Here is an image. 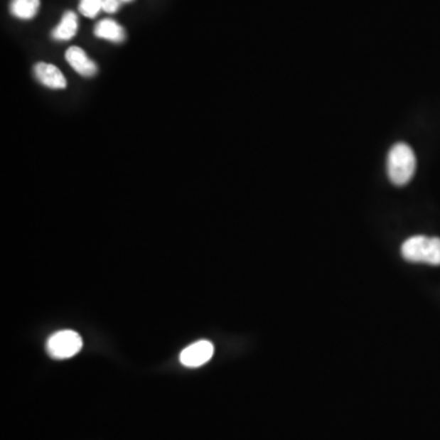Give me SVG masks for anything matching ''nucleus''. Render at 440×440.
<instances>
[{"instance_id": "nucleus-1", "label": "nucleus", "mask_w": 440, "mask_h": 440, "mask_svg": "<svg viewBox=\"0 0 440 440\" xmlns=\"http://www.w3.org/2000/svg\"><path fill=\"white\" fill-rule=\"evenodd\" d=\"M416 171V157L409 144H397L392 146L388 156L389 179L397 186L409 183Z\"/></svg>"}, {"instance_id": "nucleus-2", "label": "nucleus", "mask_w": 440, "mask_h": 440, "mask_svg": "<svg viewBox=\"0 0 440 440\" xmlns=\"http://www.w3.org/2000/svg\"><path fill=\"white\" fill-rule=\"evenodd\" d=\"M406 261L440 266V239L428 236H412L401 246Z\"/></svg>"}, {"instance_id": "nucleus-3", "label": "nucleus", "mask_w": 440, "mask_h": 440, "mask_svg": "<svg viewBox=\"0 0 440 440\" xmlns=\"http://www.w3.org/2000/svg\"><path fill=\"white\" fill-rule=\"evenodd\" d=\"M82 338L74 331H60L49 336L47 351L55 360L73 358L82 349Z\"/></svg>"}, {"instance_id": "nucleus-4", "label": "nucleus", "mask_w": 440, "mask_h": 440, "mask_svg": "<svg viewBox=\"0 0 440 440\" xmlns=\"http://www.w3.org/2000/svg\"><path fill=\"white\" fill-rule=\"evenodd\" d=\"M214 353V346L210 341L200 340L188 345L186 349H183L180 353V362L183 366L196 367L203 366L210 361Z\"/></svg>"}, {"instance_id": "nucleus-5", "label": "nucleus", "mask_w": 440, "mask_h": 440, "mask_svg": "<svg viewBox=\"0 0 440 440\" xmlns=\"http://www.w3.org/2000/svg\"><path fill=\"white\" fill-rule=\"evenodd\" d=\"M35 75L42 85L53 90L66 88V79L57 66L48 63H38L35 66Z\"/></svg>"}, {"instance_id": "nucleus-6", "label": "nucleus", "mask_w": 440, "mask_h": 440, "mask_svg": "<svg viewBox=\"0 0 440 440\" xmlns=\"http://www.w3.org/2000/svg\"><path fill=\"white\" fill-rule=\"evenodd\" d=\"M66 61L70 64L77 74L82 76H93L97 74V65L95 61L88 58L86 52L80 47H71L66 50Z\"/></svg>"}, {"instance_id": "nucleus-7", "label": "nucleus", "mask_w": 440, "mask_h": 440, "mask_svg": "<svg viewBox=\"0 0 440 440\" xmlns=\"http://www.w3.org/2000/svg\"><path fill=\"white\" fill-rule=\"evenodd\" d=\"M95 35L102 40L110 41L114 43H122L125 41V30L122 28L118 22L112 18H104L98 22L95 28Z\"/></svg>"}, {"instance_id": "nucleus-8", "label": "nucleus", "mask_w": 440, "mask_h": 440, "mask_svg": "<svg viewBox=\"0 0 440 440\" xmlns=\"http://www.w3.org/2000/svg\"><path fill=\"white\" fill-rule=\"evenodd\" d=\"M77 27L79 22L76 14L74 11H66L63 15L59 25L53 30V38L57 41L71 40L76 35Z\"/></svg>"}, {"instance_id": "nucleus-9", "label": "nucleus", "mask_w": 440, "mask_h": 440, "mask_svg": "<svg viewBox=\"0 0 440 440\" xmlns=\"http://www.w3.org/2000/svg\"><path fill=\"white\" fill-rule=\"evenodd\" d=\"M40 5V0H13L10 4V11L15 18L30 20L38 13Z\"/></svg>"}, {"instance_id": "nucleus-10", "label": "nucleus", "mask_w": 440, "mask_h": 440, "mask_svg": "<svg viewBox=\"0 0 440 440\" xmlns=\"http://www.w3.org/2000/svg\"><path fill=\"white\" fill-rule=\"evenodd\" d=\"M79 9L83 16L95 18L100 10H103V0H81Z\"/></svg>"}, {"instance_id": "nucleus-11", "label": "nucleus", "mask_w": 440, "mask_h": 440, "mask_svg": "<svg viewBox=\"0 0 440 440\" xmlns=\"http://www.w3.org/2000/svg\"><path fill=\"white\" fill-rule=\"evenodd\" d=\"M120 0H103V11L108 14L117 13Z\"/></svg>"}, {"instance_id": "nucleus-12", "label": "nucleus", "mask_w": 440, "mask_h": 440, "mask_svg": "<svg viewBox=\"0 0 440 440\" xmlns=\"http://www.w3.org/2000/svg\"><path fill=\"white\" fill-rule=\"evenodd\" d=\"M120 1H125V3H129L131 0H120Z\"/></svg>"}]
</instances>
